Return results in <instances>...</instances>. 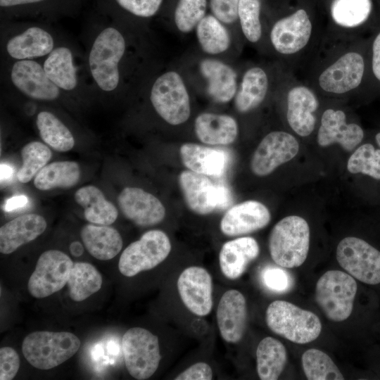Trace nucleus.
<instances>
[{
    "label": "nucleus",
    "instance_id": "f257e3e1",
    "mask_svg": "<svg viewBox=\"0 0 380 380\" xmlns=\"http://www.w3.org/2000/svg\"><path fill=\"white\" fill-rule=\"evenodd\" d=\"M126 51L122 34L113 27L102 30L95 38L88 56L91 75L103 91L115 90L120 81V65Z\"/></svg>",
    "mask_w": 380,
    "mask_h": 380
},
{
    "label": "nucleus",
    "instance_id": "f03ea898",
    "mask_svg": "<svg viewBox=\"0 0 380 380\" xmlns=\"http://www.w3.org/2000/svg\"><path fill=\"white\" fill-rule=\"evenodd\" d=\"M310 247V227L306 220L290 215L279 220L269 237V251L274 262L285 268L300 266Z\"/></svg>",
    "mask_w": 380,
    "mask_h": 380
},
{
    "label": "nucleus",
    "instance_id": "7ed1b4c3",
    "mask_svg": "<svg viewBox=\"0 0 380 380\" xmlns=\"http://www.w3.org/2000/svg\"><path fill=\"white\" fill-rule=\"evenodd\" d=\"M265 317L271 331L295 343L312 342L322 331L321 321L315 313L285 300L271 303Z\"/></svg>",
    "mask_w": 380,
    "mask_h": 380
},
{
    "label": "nucleus",
    "instance_id": "20e7f679",
    "mask_svg": "<svg viewBox=\"0 0 380 380\" xmlns=\"http://www.w3.org/2000/svg\"><path fill=\"white\" fill-rule=\"evenodd\" d=\"M80 346V340L68 331H34L23 340L22 352L34 367L48 370L72 357Z\"/></svg>",
    "mask_w": 380,
    "mask_h": 380
},
{
    "label": "nucleus",
    "instance_id": "39448f33",
    "mask_svg": "<svg viewBox=\"0 0 380 380\" xmlns=\"http://www.w3.org/2000/svg\"><path fill=\"white\" fill-rule=\"evenodd\" d=\"M357 290V283L350 274L329 270L317 282L315 300L329 319L342 322L352 313Z\"/></svg>",
    "mask_w": 380,
    "mask_h": 380
},
{
    "label": "nucleus",
    "instance_id": "423d86ee",
    "mask_svg": "<svg viewBox=\"0 0 380 380\" xmlns=\"http://www.w3.org/2000/svg\"><path fill=\"white\" fill-rule=\"evenodd\" d=\"M150 100L156 113L167 123L178 125L189 118V96L180 76L175 71L160 75L152 85Z\"/></svg>",
    "mask_w": 380,
    "mask_h": 380
},
{
    "label": "nucleus",
    "instance_id": "0eeeda50",
    "mask_svg": "<svg viewBox=\"0 0 380 380\" xmlns=\"http://www.w3.org/2000/svg\"><path fill=\"white\" fill-rule=\"evenodd\" d=\"M126 368L136 379L150 378L157 370L161 356L158 338L141 327L128 329L122 338Z\"/></svg>",
    "mask_w": 380,
    "mask_h": 380
},
{
    "label": "nucleus",
    "instance_id": "6e6552de",
    "mask_svg": "<svg viewBox=\"0 0 380 380\" xmlns=\"http://www.w3.org/2000/svg\"><path fill=\"white\" fill-rule=\"evenodd\" d=\"M170 251L171 243L164 232L148 231L123 251L119 260V270L126 277L135 276L158 265Z\"/></svg>",
    "mask_w": 380,
    "mask_h": 380
},
{
    "label": "nucleus",
    "instance_id": "1a4fd4ad",
    "mask_svg": "<svg viewBox=\"0 0 380 380\" xmlns=\"http://www.w3.org/2000/svg\"><path fill=\"white\" fill-rule=\"evenodd\" d=\"M179 185L188 208L198 215L224 209L231 203V194L223 185H215L207 175L191 170L182 171Z\"/></svg>",
    "mask_w": 380,
    "mask_h": 380
},
{
    "label": "nucleus",
    "instance_id": "9d476101",
    "mask_svg": "<svg viewBox=\"0 0 380 380\" xmlns=\"http://www.w3.org/2000/svg\"><path fill=\"white\" fill-rule=\"evenodd\" d=\"M336 259L340 266L353 277L363 283H380V251L366 241L348 236L336 248Z\"/></svg>",
    "mask_w": 380,
    "mask_h": 380
},
{
    "label": "nucleus",
    "instance_id": "9b49d317",
    "mask_svg": "<svg viewBox=\"0 0 380 380\" xmlns=\"http://www.w3.org/2000/svg\"><path fill=\"white\" fill-rule=\"evenodd\" d=\"M74 262L65 253L49 250L39 256L28 281V290L34 298H43L58 291L67 284Z\"/></svg>",
    "mask_w": 380,
    "mask_h": 380
},
{
    "label": "nucleus",
    "instance_id": "f8f14e48",
    "mask_svg": "<svg viewBox=\"0 0 380 380\" xmlns=\"http://www.w3.org/2000/svg\"><path fill=\"white\" fill-rule=\"evenodd\" d=\"M298 149V143L291 134L281 131L272 132L262 139L253 153L251 169L257 176L268 175L293 158Z\"/></svg>",
    "mask_w": 380,
    "mask_h": 380
},
{
    "label": "nucleus",
    "instance_id": "ddd939ff",
    "mask_svg": "<svg viewBox=\"0 0 380 380\" xmlns=\"http://www.w3.org/2000/svg\"><path fill=\"white\" fill-rule=\"evenodd\" d=\"M10 77L14 87L30 99L53 101L60 96L61 89L48 77L43 65L32 59L16 61Z\"/></svg>",
    "mask_w": 380,
    "mask_h": 380
},
{
    "label": "nucleus",
    "instance_id": "4468645a",
    "mask_svg": "<svg viewBox=\"0 0 380 380\" xmlns=\"http://www.w3.org/2000/svg\"><path fill=\"white\" fill-rule=\"evenodd\" d=\"M177 289L184 305L198 316L208 315L213 307V282L201 267L186 268L177 279Z\"/></svg>",
    "mask_w": 380,
    "mask_h": 380
},
{
    "label": "nucleus",
    "instance_id": "2eb2a0df",
    "mask_svg": "<svg viewBox=\"0 0 380 380\" xmlns=\"http://www.w3.org/2000/svg\"><path fill=\"white\" fill-rule=\"evenodd\" d=\"M118 203L125 217L138 226L157 224L165 216V208L161 201L140 188L123 189L118 197Z\"/></svg>",
    "mask_w": 380,
    "mask_h": 380
},
{
    "label": "nucleus",
    "instance_id": "dca6fc26",
    "mask_svg": "<svg viewBox=\"0 0 380 380\" xmlns=\"http://www.w3.org/2000/svg\"><path fill=\"white\" fill-rule=\"evenodd\" d=\"M312 29L307 12L299 9L274 23L270 32L271 43L280 53H295L308 43Z\"/></svg>",
    "mask_w": 380,
    "mask_h": 380
},
{
    "label": "nucleus",
    "instance_id": "f3484780",
    "mask_svg": "<svg viewBox=\"0 0 380 380\" xmlns=\"http://www.w3.org/2000/svg\"><path fill=\"white\" fill-rule=\"evenodd\" d=\"M364 71L362 56L356 52L346 53L321 73L319 84L327 92L343 94L360 85Z\"/></svg>",
    "mask_w": 380,
    "mask_h": 380
},
{
    "label": "nucleus",
    "instance_id": "a211bd4d",
    "mask_svg": "<svg viewBox=\"0 0 380 380\" xmlns=\"http://www.w3.org/2000/svg\"><path fill=\"white\" fill-rule=\"evenodd\" d=\"M270 219V213L264 204L257 201H246L225 213L220 222V229L229 236L247 234L264 228Z\"/></svg>",
    "mask_w": 380,
    "mask_h": 380
},
{
    "label": "nucleus",
    "instance_id": "6ab92c4d",
    "mask_svg": "<svg viewBox=\"0 0 380 380\" xmlns=\"http://www.w3.org/2000/svg\"><path fill=\"white\" fill-rule=\"evenodd\" d=\"M216 317L222 338L228 343L239 342L245 333L247 320L243 295L235 289L227 291L220 300Z\"/></svg>",
    "mask_w": 380,
    "mask_h": 380
},
{
    "label": "nucleus",
    "instance_id": "aec40b11",
    "mask_svg": "<svg viewBox=\"0 0 380 380\" xmlns=\"http://www.w3.org/2000/svg\"><path fill=\"white\" fill-rule=\"evenodd\" d=\"M364 132L355 123H346L345 113L340 110H326L321 120L317 133V142L325 147L332 144H339L345 150L355 149L362 141Z\"/></svg>",
    "mask_w": 380,
    "mask_h": 380
},
{
    "label": "nucleus",
    "instance_id": "412c9836",
    "mask_svg": "<svg viewBox=\"0 0 380 380\" xmlns=\"http://www.w3.org/2000/svg\"><path fill=\"white\" fill-rule=\"evenodd\" d=\"M46 226L45 219L37 214H25L14 218L0 228V252H14L40 236Z\"/></svg>",
    "mask_w": 380,
    "mask_h": 380
},
{
    "label": "nucleus",
    "instance_id": "4be33fe9",
    "mask_svg": "<svg viewBox=\"0 0 380 380\" xmlns=\"http://www.w3.org/2000/svg\"><path fill=\"white\" fill-rule=\"evenodd\" d=\"M318 105L315 95L305 87H295L289 91L286 118L291 129L299 136L307 137L313 131L314 113Z\"/></svg>",
    "mask_w": 380,
    "mask_h": 380
},
{
    "label": "nucleus",
    "instance_id": "5701e85b",
    "mask_svg": "<svg viewBox=\"0 0 380 380\" xmlns=\"http://www.w3.org/2000/svg\"><path fill=\"white\" fill-rule=\"evenodd\" d=\"M259 252L258 243L253 237H239L227 241L219 255L222 274L230 279L240 277L248 265L258 256Z\"/></svg>",
    "mask_w": 380,
    "mask_h": 380
},
{
    "label": "nucleus",
    "instance_id": "b1692460",
    "mask_svg": "<svg viewBox=\"0 0 380 380\" xmlns=\"http://www.w3.org/2000/svg\"><path fill=\"white\" fill-rule=\"evenodd\" d=\"M53 49V36L46 30L37 26L30 27L13 36L6 44L8 55L16 61L47 56Z\"/></svg>",
    "mask_w": 380,
    "mask_h": 380
},
{
    "label": "nucleus",
    "instance_id": "393cba45",
    "mask_svg": "<svg viewBox=\"0 0 380 380\" xmlns=\"http://www.w3.org/2000/svg\"><path fill=\"white\" fill-rule=\"evenodd\" d=\"M179 155L184 165L191 171L213 177H220L224 172L227 157L223 150L184 143Z\"/></svg>",
    "mask_w": 380,
    "mask_h": 380
},
{
    "label": "nucleus",
    "instance_id": "a878e982",
    "mask_svg": "<svg viewBox=\"0 0 380 380\" xmlns=\"http://www.w3.org/2000/svg\"><path fill=\"white\" fill-rule=\"evenodd\" d=\"M200 72L206 79L207 91L217 103H227L236 94L235 71L228 65L215 59H204L199 65Z\"/></svg>",
    "mask_w": 380,
    "mask_h": 380
},
{
    "label": "nucleus",
    "instance_id": "bb28decb",
    "mask_svg": "<svg viewBox=\"0 0 380 380\" xmlns=\"http://www.w3.org/2000/svg\"><path fill=\"white\" fill-rule=\"evenodd\" d=\"M198 139L205 144L225 146L233 143L238 134L236 121L228 115L203 113L194 122Z\"/></svg>",
    "mask_w": 380,
    "mask_h": 380
},
{
    "label": "nucleus",
    "instance_id": "cd10ccee",
    "mask_svg": "<svg viewBox=\"0 0 380 380\" xmlns=\"http://www.w3.org/2000/svg\"><path fill=\"white\" fill-rule=\"evenodd\" d=\"M80 236L88 252L100 260L113 258L122 247L121 235L108 225L87 224L82 228Z\"/></svg>",
    "mask_w": 380,
    "mask_h": 380
},
{
    "label": "nucleus",
    "instance_id": "c85d7f7f",
    "mask_svg": "<svg viewBox=\"0 0 380 380\" xmlns=\"http://www.w3.org/2000/svg\"><path fill=\"white\" fill-rule=\"evenodd\" d=\"M75 200L84 208V217L90 223L110 225L118 216L114 204L106 200L103 192L94 186L79 189L75 194Z\"/></svg>",
    "mask_w": 380,
    "mask_h": 380
},
{
    "label": "nucleus",
    "instance_id": "c756f323",
    "mask_svg": "<svg viewBox=\"0 0 380 380\" xmlns=\"http://www.w3.org/2000/svg\"><path fill=\"white\" fill-rule=\"evenodd\" d=\"M42 65L48 77L60 89L68 91L77 87V69L69 48L63 46L54 48Z\"/></svg>",
    "mask_w": 380,
    "mask_h": 380
},
{
    "label": "nucleus",
    "instance_id": "7c9ffc66",
    "mask_svg": "<svg viewBox=\"0 0 380 380\" xmlns=\"http://www.w3.org/2000/svg\"><path fill=\"white\" fill-rule=\"evenodd\" d=\"M286 360V348L279 340L267 336L259 343L256 350V368L260 379H277L285 367Z\"/></svg>",
    "mask_w": 380,
    "mask_h": 380
},
{
    "label": "nucleus",
    "instance_id": "2f4dec72",
    "mask_svg": "<svg viewBox=\"0 0 380 380\" xmlns=\"http://www.w3.org/2000/svg\"><path fill=\"white\" fill-rule=\"evenodd\" d=\"M268 89V78L263 69L254 67L243 75L234 103L240 113H247L258 107L264 100Z\"/></svg>",
    "mask_w": 380,
    "mask_h": 380
},
{
    "label": "nucleus",
    "instance_id": "473e14b6",
    "mask_svg": "<svg viewBox=\"0 0 380 380\" xmlns=\"http://www.w3.org/2000/svg\"><path fill=\"white\" fill-rule=\"evenodd\" d=\"M80 178V168L74 161H56L45 165L34 177V185L39 190L70 188Z\"/></svg>",
    "mask_w": 380,
    "mask_h": 380
},
{
    "label": "nucleus",
    "instance_id": "72a5a7b5",
    "mask_svg": "<svg viewBox=\"0 0 380 380\" xmlns=\"http://www.w3.org/2000/svg\"><path fill=\"white\" fill-rule=\"evenodd\" d=\"M103 279L99 272L91 264H73L67 282L69 296L75 301H82L98 291Z\"/></svg>",
    "mask_w": 380,
    "mask_h": 380
},
{
    "label": "nucleus",
    "instance_id": "f704fd0d",
    "mask_svg": "<svg viewBox=\"0 0 380 380\" xmlns=\"http://www.w3.org/2000/svg\"><path fill=\"white\" fill-rule=\"evenodd\" d=\"M36 124L42 139L56 151L66 152L75 145L69 129L52 113L43 110L37 115Z\"/></svg>",
    "mask_w": 380,
    "mask_h": 380
},
{
    "label": "nucleus",
    "instance_id": "c9c22d12",
    "mask_svg": "<svg viewBox=\"0 0 380 380\" xmlns=\"http://www.w3.org/2000/svg\"><path fill=\"white\" fill-rule=\"evenodd\" d=\"M196 36L201 49L209 54H219L229 47V34L213 15H205L196 26Z\"/></svg>",
    "mask_w": 380,
    "mask_h": 380
},
{
    "label": "nucleus",
    "instance_id": "e433bc0d",
    "mask_svg": "<svg viewBox=\"0 0 380 380\" xmlns=\"http://www.w3.org/2000/svg\"><path fill=\"white\" fill-rule=\"evenodd\" d=\"M302 367L309 380H343L344 377L331 357L323 351L310 348L301 357Z\"/></svg>",
    "mask_w": 380,
    "mask_h": 380
},
{
    "label": "nucleus",
    "instance_id": "4c0bfd02",
    "mask_svg": "<svg viewBox=\"0 0 380 380\" xmlns=\"http://www.w3.org/2000/svg\"><path fill=\"white\" fill-rule=\"evenodd\" d=\"M372 8L371 0H334L331 12L334 20L338 25L354 27L368 18Z\"/></svg>",
    "mask_w": 380,
    "mask_h": 380
},
{
    "label": "nucleus",
    "instance_id": "58836bf2",
    "mask_svg": "<svg viewBox=\"0 0 380 380\" xmlns=\"http://www.w3.org/2000/svg\"><path fill=\"white\" fill-rule=\"evenodd\" d=\"M52 153L50 148L39 141H31L21 149L23 165L17 173L18 179L22 183L30 182L50 160Z\"/></svg>",
    "mask_w": 380,
    "mask_h": 380
},
{
    "label": "nucleus",
    "instance_id": "ea45409f",
    "mask_svg": "<svg viewBox=\"0 0 380 380\" xmlns=\"http://www.w3.org/2000/svg\"><path fill=\"white\" fill-rule=\"evenodd\" d=\"M347 169L350 173L380 180V148H376L371 144L360 146L349 158Z\"/></svg>",
    "mask_w": 380,
    "mask_h": 380
},
{
    "label": "nucleus",
    "instance_id": "a19ab883",
    "mask_svg": "<svg viewBox=\"0 0 380 380\" xmlns=\"http://www.w3.org/2000/svg\"><path fill=\"white\" fill-rule=\"evenodd\" d=\"M206 0H179L175 11V23L184 33L191 32L205 16Z\"/></svg>",
    "mask_w": 380,
    "mask_h": 380
},
{
    "label": "nucleus",
    "instance_id": "79ce46f5",
    "mask_svg": "<svg viewBox=\"0 0 380 380\" xmlns=\"http://www.w3.org/2000/svg\"><path fill=\"white\" fill-rule=\"evenodd\" d=\"M259 0H240L238 18L242 32L251 42H257L261 37L262 26L260 20Z\"/></svg>",
    "mask_w": 380,
    "mask_h": 380
},
{
    "label": "nucleus",
    "instance_id": "37998d69",
    "mask_svg": "<svg viewBox=\"0 0 380 380\" xmlns=\"http://www.w3.org/2000/svg\"><path fill=\"white\" fill-rule=\"evenodd\" d=\"M261 277L265 286L274 293H286L293 286L290 274L279 267H266L262 272Z\"/></svg>",
    "mask_w": 380,
    "mask_h": 380
},
{
    "label": "nucleus",
    "instance_id": "c03bdc74",
    "mask_svg": "<svg viewBox=\"0 0 380 380\" xmlns=\"http://www.w3.org/2000/svg\"><path fill=\"white\" fill-rule=\"evenodd\" d=\"M163 0H115L129 13L141 18H149L159 10Z\"/></svg>",
    "mask_w": 380,
    "mask_h": 380
},
{
    "label": "nucleus",
    "instance_id": "a18cd8bd",
    "mask_svg": "<svg viewBox=\"0 0 380 380\" xmlns=\"http://www.w3.org/2000/svg\"><path fill=\"white\" fill-rule=\"evenodd\" d=\"M240 0H210V8L213 15L225 24H230L238 19Z\"/></svg>",
    "mask_w": 380,
    "mask_h": 380
},
{
    "label": "nucleus",
    "instance_id": "49530a36",
    "mask_svg": "<svg viewBox=\"0 0 380 380\" xmlns=\"http://www.w3.org/2000/svg\"><path fill=\"white\" fill-rule=\"evenodd\" d=\"M20 358L18 353L11 347L0 349V379H13L18 372Z\"/></svg>",
    "mask_w": 380,
    "mask_h": 380
},
{
    "label": "nucleus",
    "instance_id": "de8ad7c7",
    "mask_svg": "<svg viewBox=\"0 0 380 380\" xmlns=\"http://www.w3.org/2000/svg\"><path fill=\"white\" fill-rule=\"evenodd\" d=\"M212 379V369L205 362H197L191 365L175 378V380H210Z\"/></svg>",
    "mask_w": 380,
    "mask_h": 380
},
{
    "label": "nucleus",
    "instance_id": "09e8293b",
    "mask_svg": "<svg viewBox=\"0 0 380 380\" xmlns=\"http://www.w3.org/2000/svg\"><path fill=\"white\" fill-rule=\"evenodd\" d=\"M372 70L380 81V32L375 37L372 45Z\"/></svg>",
    "mask_w": 380,
    "mask_h": 380
},
{
    "label": "nucleus",
    "instance_id": "8fccbe9b",
    "mask_svg": "<svg viewBox=\"0 0 380 380\" xmlns=\"http://www.w3.org/2000/svg\"><path fill=\"white\" fill-rule=\"evenodd\" d=\"M28 199L25 195H18L7 200L4 205L5 211L10 212L24 207L27 203Z\"/></svg>",
    "mask_w": 380,
    "mask_h": 380
},
{
    "label": "nucleus",
    "instance_id": "3c124183",
    "mask_svg": "<svg viewBox=\"0 0 380 380\" xmlns=\"http://www.w3.org/2000/svg\"><path fill=\"white\" fill-rule=\"evenodd\" d=\"M44 0H0V6L1 8H7L29 4L38 3Z\"/></svg>",
    "mask_w": 380,
    "mask_h": 380
},
{
    "label": "nucleus",
    "instance_id": "603ef678",
    "mask_svg": "<svg viewBox=\"0 0 380 380\" xmlns=\"http://www.w3.org/2000/svg\"><path fill=\"white\" fill-rule=\"evenodd\" d=\"M1 184L8 182L11 180L13 175V170L12 167L6 164H1Z\"/></svg>",
    "mask_w": 380,
    "mask_h": 380
},
{
    "label": "nucleus",
    "instance_id": "864d4df0",
    "mask_svg": "<svg viewBox=\"0 0 380 380\" xmlns=\"http://www.w3.org/2000/svg\"><path fill=\"white\" fill-rule=\"evenodd\" d=\"M70 251L75 257H80L84 252V248L80 241H75L70 243Z\"/></svg>",
    "mask_w": 380,
    "mask_h": 380
},
{
    "label": "nucleus",
    "instance_id": "5fc2aeb1",
    "mask_svg": "<svg viewBox=\"0 0 380 380\" xmlns=\"http://www.w3.org/2000/svg\"><path fill=\"white\" fill-rule=\"evenodd\" d=\"M376 142L380 148V132L375 136Z\"/></svg>",
    "mask_w": 380,
    "mask_h": 380
}]
</instances>
